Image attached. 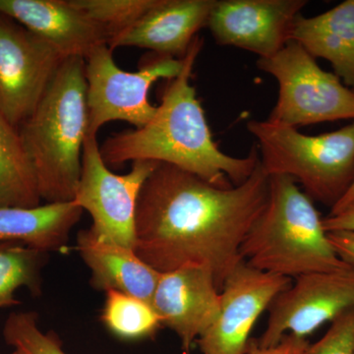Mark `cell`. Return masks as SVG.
I'll use <instances>...</instances> for the list:
<instances>
[{"label": "cell", "mask_w": 354, "mask_h": 354, "mask_svg": "<svg viewBox=\"0 0 354 354\" xmlns=\"http://www.w3.org/2000/svg\"><path fill=\"white\" fill-rule=\"evenodd\" d=\"M268 196L269 176L260 162L245 183L230 188L158 164L140 191L135 252L160 274L188 265L208 268L221 291L243 261L242 242Z\"/></svg>", "instance_id": "1"}, {"label": "cell", "mask_w": 354, "mask_h": 354, "mask_svg": "<svg viewBox=\"0 0 354 354\" xmlns=\"http://www.w3.org/2000/svg\"><path fill=\"white\" fill-rule=\"evenodd\" d=\"M203 46L201 37L193 39L183 58V70L167 80L152 120L144 127L111 135L100 146L109 167L152 160L190 172L221 188L241 185L251 176L260 162L257 146L254 144L244 158L221 152L209 131L196 88L191 84Z\"/></svg>", "instance_id": "2"}, {"label": "cell", "mask_w": 354, "mask_h": 354, "mask_svg": "<svg viewBox=\"0 0 354 354\" xmlns=\"http://www.w3.org/2000/svg\"><path fill=\"white\" fill-rule=\"evenodd\" d=\"M46 204L73 201L88 136L85 59L65 58L36 109L18 127Z\"/></svg>", "instance_id": "3"}, {"label": "cell", "mask_w": 354, "mask_h": 354, "mask_svg": "<svg viewBox=\"0 0 354 354\" xmlns=\"http://www.w3.org/2000/svg\"><path fill=\"white\" fill-rule=\"evenodd\" d=\"M241 255L254 269L291 279L351 267L330 244L313 201L283 174L269 176L267 204L242 242Z\"/></svg>", "instance_id": "4"}, {"label": "cell", "mask_w": 354, "mask_h": 354, "mask_svg": "<svg viewBox=\"0 0 354 354\" xmlns=\"http://www.w3.org/2000/svg\"><path fill=\"white\" fill-rule=\"evenodd\" d=\"M246 128L256 139L266 174L291 177L312 201L332 209L353 185L354 120L318 136L267 120H249Z\"/></svg>", "instance_id": "5"}, {"label": "cell", "mask_w": 354, "mask_h": 354, "mask_svg": "<svg viewBox=\"0 0 354 354\" xmlns=\"http://www.w3.org/2000/svg\"><path fill=\"white\" fill-rule=\"evenodd\" d=\"M257 67L279 83V97L267 121L297 128L330 121L354 120V91L325 71L295 41Z\"/></svg>", "instance_id": "6"}, {"label": "cell", "mask_w": 354, "mask_h": 354, "mask_svg": "<svg viewBox=\"0 0 354 354\" xmlns=\"http://www.w3.org/2000/svg\"><path fill=\"white\" fill-rule=\"evenodd\" d=\"M113 51L101 46L85 58L88 136H97L100 128L113 121L144 127L157 111L149 101L153 84L171 80L183 68V59L155 55L138 71H124L114 62Z\"/></svg>", "instance_id": "7"}, {"label": "cell", "mask_w": 354, "mask_h": 354, "mask_svg": "<svg viewBox=\"0 0 354 354\" xmlns=\"http://www.w3.org/2000/svg\"><path fill=\"white\" fill-rule=\"evenodd\" d=\"M158 165L136 160L127 174H113L102 160L97 136H87L73 201L88 212L93 221L90 230L99 239L134 250L140 191Z\"/></svg>", "instance_id": "8"}, {"label": "cell", "mask_w": 354, "mask_h": 354, "mask_svg": "<svg viewBox=\"0 0 354 354\" xmlns=\"http://www.w3.org/2000/svg\"><path fill=\"white\" fill-rule=\"evenodd\" d=\"M65 58L0 11V113L15 127L29 118Z\"/></svg>", "instance_id": "9"}, {"label": "cell", "mask_w": 354, "mask_h": 354, "mask_svg": "<svg viewBox=\"0 0 354 354\" xmlns=\"http://www.w3.org/2000/svg\"><path fill=\"white\" fill-rule=\"evenodd\" d=\"M354 309V268L298 277L269 307L259 348L277 346L286 335L305 337L348 310Z\"/></svg>", "instance_id": "10"}, {"label": "cell", "mask_w": 354, "mask_h": 354, "mask_svg": "<svg viewBox=\"0 0 354 354\" xmlns=\"http://www.w3.org/2000/svg\"><path fill=\"white\" fill-rule=\"evenodd\" d=\"M292 279L254 269L242 261L221 290L218 318L197 339L202 354H246L254 326Z\"/></svg>", "instance_id": "11"}, {"label": "cell", "mask_w": 354, "mask_h": 354, "mask_svg": "<svg viewBox=\"0 0 354 354\" xmlns=\"http://www.w3.org/2000/svg\"><path fill=\"white\" fill-rule=\"evenodd\" d=\"M307 3L306 0H216L207 28L220 46L270 58L290 41L293 22Z\"/></svg>", "instance_id": "12"}, {"label": "cell", "mask_w": 354, "mask_h": 354, "mask_svg": "<svg viewBox=\"0 0 354 354\" xmlns=\"http://www.w3.org/2000/svg\"><path fill=\"white\" fill-rule=\"evenodd\" d=\"M152 305L162 327L177 335L184 353H188L218 318L221 291L208 268L184 266L160 274Z\"/></svg>", "instance_id": "13"}, {"label": "cell", "mask_w": 354, "mask_h": 354, "mask_svg": "<svg viewBox=\"0 0 354 354\" xmlns=\"http://www.w3.org/2000/svg\"><path fill=\"white\" fill-rule=\"evenodd\" d=\"M0 11L48 41L64 58L85 59L111 41L108 31L72 0H0Z\"/></svg>", "instance_id": "14"}, {"label": "cell", "mask_w": 354, "mask_h": 354, "mask_svg": "<svg viewBox=\"0 0 354 354\" xmlns=\"http://www.w3.org/2000/svg\"><path fill=\"white\" fill-rule=\"evenodd\" d=\"M216 0H158L136 24L113 39L109 48L136 46L183 59L198 32L207 27Z\"/></svg>", "instance_id": "15"}, {"label": "cell", "mask_w": 354, "mask_h": 354, "mask_svg": "<svg viewBox=\"0 0 354 354\" xmlns=\"http://www.w3.org/2000/svg\"><path fill=\"white\" fill-rule=\"evenodd\" d=\"M76 249L90 269L95 290L120 291L152 304L160 272L135 250L99 239L90 228L78 232Z\"/></svg>", "instance_id": "16"}, {"label": "cell", "mask_w": 354, "mask_h": 354, "mask_svg": "<svg viewBox=\"0 0 354 354\" xmlns=\"http://www.w3.org/2000/svg\"><path fill=\"white\" fill-rule=\"evenodd\" d=\"M290 41L299 44L311 57L324 58L335 74L354 91V0H346L315 17L299 14Z\"/></svg>", "instance_id": "17"}, {"label": "cell", "mask_w": 354, "mask_h": 354, "mask_svg": "<svg viewBox=\"0 0 354 354\" xmlns=\"http://www.w3.org/2000/svg\"><path fill=\"white\" fill-rule=\"evenodd\" d=\"M83 212L74 201L0 207V241L19 242L46 253L62 250Z\"/></svg>", "instance_id": "18"}, {"label": "cell", "mask_w": 354, "mask_h": 354, "mask_svg": "<svg viewBox=\"0 0 354 354\" xmlns=\"http://www.w3.org/2000/svg\"><path fill=\"white\" fill-rule=\"evenodd\" d=\"M38 181L18 131L0 113V207L41 205Z\"/></svg>", "instance_id": "19"}, {"label": "cell", "mask_w": 354, "mask_h": 354, "mask_svg": "<svg viewBox=\"0 0 354 354\" xmlns=\"http://www.w3.org/2000/svg\"><path fill=\"white\" fill-rule=\"evenodd\" d=\"M48 253L19 242L0 241V308L19 305L15 292L25 288L32 297L41 295V271Z\"/></svg>", "instance_id": "20"}, {"label": "cell", "mask_w": 354, "mask_h": 354, "mask_svg": "<svg viewBox=\"0 0 354 354\" xmlns=\"http://www.w3.org/2000/svg\"><path fill=\"white\" fill-rule=\"evenodd\" d=\"M101 320L109 332L123 339L153 337L162 327L152 304L118 290L106 291Z\"/></svg>", "instance_id": "21"}, {"label": "cell", "mask_w": 354, "mask_h": 354, "mask_svg": "<svg viewBox=\"0 0 354 354\" xmlns=\"http://www.w3.org/2000/svg\"><path fill=\"white\" fill-rule=\"evenodd\" d=\"M72 2L108 31L111 44L157 6L158 0H72Z\"/></svg>", "instance_id": "22"}, {"label": "cell", "mask_w": 354, "mask_h": 354, "mask_svg": "<svg viewBox=\"0 0 354 354\" xmlns=\"http://www.w3.org/2000/svg\"><path fill=\"white\" fill-rule=\"evenodd\" d=\"M3 337L22 354H66L57 334L39 329V316L34 311L10 314L4 324Z\"/></svg>", "instance_id": "23"}, {"label": "cell", "mask_w": 354, "mask_h": 354, "mask_svg": "<svg viewBox=\"0 0 354 354\" xmlns=\"http://www.w3.org/2000/svg\"><path fill=\"white\" fill-rule=\"evenodd\" d=\"M306 354H354V309L337 317L327 333L309 344Z\"/></svg>", "instance_id": "24"}, {"label": "cell", "mask_w": 354, "mask_h": 354, "mask_svg": "<svg viewBox=\"0 0 354 354\" xmlns=\"http://www.w3.org/2000/svg\"><path fill=\"white\" fill-rule=\"evenodd\" d=\"M309 342L305 337L295 335H286L277 346L268 348H259L249 342L246 354H306Z\"/></svg>", "instance_id": "25"}, {"label": "cell", "mask_w": 354, "mask_h": 354, "mask_svg": "<svg viewBox=\"0 0 354 354\" xmlns=\"http://www.w3.org/2000/svg\"><path fill=\"white\" fill-rule=\"evenodd\" d=\"M326 232H354V200L341 211L323 218Z\"/></svg>", "instance_id": "26"}, {"label": "cell", "mask_w": 354, "mask_h": 354, "mask_svg": "<svg viewBox=\"0 0 354 354\" xmlns=\"http://www.w3.org/2000/svg\"><path fill=\"white\" fill-rule=\"evenodd\" d=\"M327 234L339 258L354 268V232H330Z\"/></svg>", "instance_id": "27"}, {"label": "cell", "mask_w": 354, "mask_h": 354, "mask_svg": "<svg viewBox=\"0 0 354 354\" xmlns=\"http://www.w3.org/2000/svg\"><path fill=\"white\" fill-rule=\"evenodd\" d=\"M354 200V183H353V185H351V187L349 188V190L348 192H346V194L344 195V198L337 203V205L330 209V214H335L337 213V212L341 211V209H344V207L348 206L349 203L353 202Z\"/></svg>", "instance_id": "28"}, {"label": "cell", "mask_w": 354, "mask_h": 354, "mask_svg": "<svg viewBox=\"0 0 354 354\" xmlns=\"http://www.w3.org/2000/svg\"><path fill=\"white\" fill-rule=\"evenodd\" d=\"M9 354H22V353H20V351H15V349H14V351H12V353H9Z\"/></svg>", "instance_id": "29"}]
</instances>
